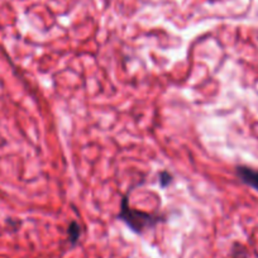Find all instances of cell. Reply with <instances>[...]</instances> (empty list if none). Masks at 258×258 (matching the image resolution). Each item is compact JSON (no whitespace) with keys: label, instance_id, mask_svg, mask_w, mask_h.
Wrapping results in <instances>:
<instances>
[{"label":"cell","instance_id":"obj_1","mask_svg":"<svg viewBox=\"0 0 258 258\" xmlns=\"http://www.w3.org/2000/svg\"><path fill=\"white\" fill-rule=\"evenodd\" d=\"M119 218L136 233H142L147 228L155 227L158 222H161V218L157 215L132 209L126 197L121 202V210L119 213Z\"/></svg>","mask_w":258,"mask_h":258},{"label":"cell","instance_id":"obj_2","mask_svg":"<svg viewBox=\"0 0 258 258\" xmlns=\"http://www.w3.org/2000/svg\"><path fill=\"white\" fill-rule=\"evenodd\" d=\"M237 175L242 182L258 190V171L247 166H238Z\"/></svg>","mask_w":258,"mask_h":258},{"label":"cell","instance_id":"obj_5","mask_svg":"<svg viewBox=\"0 0 258 258\" xmlns=\"http://www.w3.org/2000/svg\"><path fill=\"white\" fill-rule=\"evenodd\" d=\"M234 258H240V257H234Z\"/></svg>","mask_w":258,"mask_h":258},{"label":"cell","instance_id":"obj_4","mask_svg":"<svg viewBox=\"0 0 258 258\" xmlns=\"http://www.w3.org/2000/svg\"><path fill=\"white\" fill-rule=\"evenodd\" d=\"M171 180H172V176L168 172H166V171H162V172L160 173V182L162 187H166L167 185H170Z\"/></svg>","mask_w":258,"mask_h":258},{"label":"cell","instance_id":"obj_3","mask_svg":"<svg viewBox=\"0 0 258 258\" xmlns=\"http://www.w3.org/2000/svg\"><path fill=\"white\" fill-rule=\"evenodd\" d=\"M68 233H69V240H70L71 244H76L79 238H80L81 235L80 225H79L76 222H73L70 225H69Z\"/></svg>","mask_w":258,"mask_h":258}]
</instances>
